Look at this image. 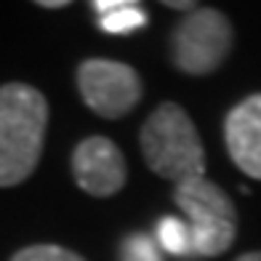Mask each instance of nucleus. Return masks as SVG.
I'll use <instances>...</instances> for the list:
<instances>
[{
	"label": "nucleus",
	"instance_id": "9d476101",
	"mask_svg": "<svg viewBox=\"0 0 261 261\" xmlns=\"http://www.w3.org/2000/svg\"><path fill=\"white\" fill-rule=\"evenodd\" d=\"M120 261H163V251L158 240L144 232H134L123 237L120 243Z\"/></svg>",
	"mask_w": 261,
	"mask_h": 261
},
{
	"label": "nucleus",
	"instance_id": "423d86ee",
	"mask_svg": "<svg viewBox=\"0 0 261 261\" xmlns=\"http://www.w3.org/2000/svg\"><path fill=\"white\" fill-rule=\"evenodd\" d=\"M72 173L80 189L93 197H110L125 187V158L107 136H88L75 147Z\"/></svg>",
	"mask_w": 261,
	"mask_h": 261
},
{
	"label": "nucleus",
	"instance_id": "7ed1b4c3",
	"mask_svg": "<svg viewBox=\"0 0 261 261\" xmlns=\"http://www.w3.org/2000/svg\"><path fill=\"white\" fill-rule=\"evenodd\" d=\"M173 200L187 216L195 256H221L229 251L237 237V211L221 187L203 176L176 184Z\"/></svg>",
	"mask_w": 261,
	"mask_h": 261
},
{
	"label": "nucleus",
	"instance_id": "f03ea898",
	"mask_svg": "<svg viewBox=\"0 0 261 261\" xmlns=\"http://www.w3.org/2000/svg\"><path fill=\"white\" fill-rule=\"evenodd\" d=\"M139 144L147 165L163 179L184 184L205 176L203 141H200L192 117L179 104H160L141 125Z\"/></svg>",
	"mask_w": 261,
	"mask_h": 261
},
{
	"label": "nucleus",
	"instance_id": "9b49d317",
	"mask_svg": "<svg viewBox=\"0 0 261 261\" xmlns=\"http://www.w3.org/2000/svg\"><path fill=\"white\" fill-rule=\"evenodd\" d=\"M11 261H86V258L62 245H30L24 251H19Z\"/></svg>",
	"mask_w": 261,
	"mask_h": 261
},
{
	"label": "nucleus",
	"instance_id": "f257e3e1",
	"mask_svg": "<svg viewBox=\"0 0 261 261\" xmlns=\"http://www.w3.org/2000/svg\"><path fill=\"white\" fill-rule=\"evenodd\" d=\"M48 101L24 83L0 88V187H16L38 168Z\"/></svg>",
	"mask_w": 261,
	"mask_h": 261
},
{
	"label": "nucleus",
	"instance_id": "20e7f679",
	"mask_svg": "<svg viewBox=\"0 0 261 261\" xmlns=\"http://www.w3.org/2000/svg\"><path fill=\"white\" fill-rule=\"evenodd\" d=\"M232 51V24L219 8H195L171 35L173 64L187 75H211Z\"/></svg>",
	"mask_w": 261,
	"mask_h": 261
},
{
	"label": "nucleus",
	"instance_id": "f8f14e48",
	"mask_svg": "<svg viewBox=\"0 0 261 261\" xmlns=\"http://www.w3.org/2000/svg\"><path fill=\"white\" fill-rule=\"evenodd\" d=\"M45 8H64L67 6V0H45V3H40Z\"/></svg>",
	"mask_w": 261,
	"mask_h": 261
},
{
	"label": "nucleus",
	"instance_id": "ddd939ff",
	"mask_svg": "<svg viewBox=\"0 0 261 261\" xmlns=\"http://www.w3.org/2000/svg\"><path fill=\"white\" fill-rule=\"evenodd\" d=\"M237 261H261V251H253V253H243Z\"/></svg>",
	"mask_w": 261,
	"mask_h": 261
},
{
	"label": "nucleus",
	"instance_id": "0eeeda50",
	"mask_svg": "<svg viewBox=\"0 0 261 261\" xmlns=\"http://www.w3.org/2000/svg\"><path fill=\"white\" fill-rule=\"evenodd\" d=\"M229 158L248 179L261 181V93L234 104L224 120Z\"/></svg>",
	"mask_w": 261,
	"mask_h": 261
},
{
	"label": "nucleus",
	"instance_id": "39448f33",
	"mask_svg": "<svg viewBox=\"0 0 261 261\" xmlns=\"http://www.w3.org/2000/svg\"><path fill=\"white\" fill-rule=\"evenodd\" d=\"M77 88L83 101L107 120L128 115L141 99L136 69L112 59H86L77 67Z\"/></svg>",
	"mask_w": 261,
	"mask_h": 261
},
{
	"label": "nucleus",
	"instance_id": "6e6552de",
	"mask_svg": "<svg viewBox=\"0 0 261 261\" xmlns=\"http://www.w3.org/2000/svg\"><path fill=\"white\" fill-rule=\"evenodd\" d=\"M93 11L99 14V27L107 35H128L147 24L144 6L134 0H96Z\"/></svg>",
	"mask_w": 261,
	"mask_h": 261
},
{
	"label": "nucleus",
	"instance_id": "1a4fd4ad",
	"mask_svg": "<svg viewBox=\"0 0 261 261\" xmlns=\"http://www.w3.org/2000/svg\"><path fill=\"white\" fill-rule=\"evenodd\" d=\"M158 245L171 256H192V234L189 224L176 216H163L158 221Z\"/></svg>",
	"mask_w": 261,
	"mask_h": 261
}]
</instances>
